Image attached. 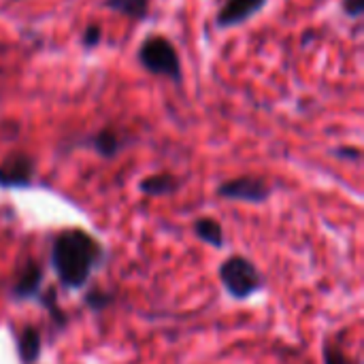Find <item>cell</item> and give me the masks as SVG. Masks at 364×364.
<instances>
[{"mask_svg": "<svg viewBox=\"0 0 364 364\" xmlns=\"http://www.w3.org/2000/svg\"><path fill=\"white\" fill-rule=\"evenodd\" d=\"M107 252L102 243L83 228H64L51 243V267L58 282L66 290H81L87 286L96 269L105 262Z\"/></svg>", "mask_w": 364, "mask_h": 364, "instance_id": "cell-1", "label": "cell"}, {"mask_svg": "<svg viewBox=\"0 0 364 364\" xmlns=\"http://www.w3.org/2000/svg\"><path fill=\"white\" fill-rule=\"evenodd\" d=\"M136 62L139 66L154 75V77H164L179 85L183 81V66L177 47L162 34H151L147 36L139 49H136Z\"/></svg>", "mask_w": 364, "mask_h": 364, "instance_id": "cell-2", "label": "cell"}, {"mask_svg": "<svg viewBox=\"0 0 364 364\" xmlns=\"http://www.w3.org/2000/svg\"><path fill=\"white\" fill-rule=\"evenodd\" d=\"M220 282L226 290V294L232 301H250L252 296H256L258 292L264 290L267 282L264 275L260 273V269L245 256H228L220 269H218Z\"/></svg>", "mask_w": 364, "mask_h": 364, "instance_id": "cell-3", "label": "cell"}, {"mask_svg": "<svg viewBox=\"0 0 364 364\" xmlns=\"http://www.w3.org/2000/svg\"><path fill=\"white\" fill-rule=\"evenodd\" d=\"M215 194L224 200L247 203V205H262L271 198L273 188L260 175H241L235 179H226L218 186Z\"/></svg>", "mask_w": 364, "mask_h": 364, "instance_id": "cell-4", "label": "cell"}, {"mask_svg": "<svg viewBox=\"0 0 364 364\" xmlns=\"http://www.w3.org/2000/svg\"><path fill=\"white\" fill-rule=\"evenodd\" d=\"M36 175V160L26 151H11L0 162V188L23 190L30 188Z\"/></svg>", "mask_w": 364, "mask_h": 364, "instance_id": "cell-5", "label": "cell"}, {"mask_svg": "<svg viewBox=\"0 0 364 364\" xmlns=\"http://www.w3.org/2000/svg\"><path fill=\"white\" fill-rule=\"evenodd\" d=\"M267 2L269 0H226L215 15V26L222 30L243 26L256 17L267 6Z\"/></svg>", "mask_w": 364, "mask_h": 364, "instance_id": "cell-6", "label": "cell"}, {"mask_svg": "<svg viewBox=\"0 0 364 364\" xmlns=\"http://www.w3.org/2000/svg\"><path fill=\"white\" fill-rule=\"evenodd\" d=\"M43 279H45L43 267L36 260H28L19 269V273L11 286V296L15 301H36V296L41 294V288H43Z\"/></svg>", "mask_w": 364, "mask_h": 364, "instance_id": "cell-7", "label": "cell"}, {"mask_svg": "<svg viewBox=\"0 0 364 364\" xmlns=\"http://www.w3.org/2000/svg\"><path fill=\"white\" fill-rule=\"evenodd\" d=\"M83 147L92 149L94 154H98L105 160H113L115 156H119L126 147V139L115 130V128H100L98 132L90 134L83 143Z\"/></svg>", "mask_w": 364, "mask_h": 364, "instance_id": "cell-8", "label": "cell"}, {"mask_svg": "<svg viewBox=\"0 0 364 364\" xmlns=\"http://www.w3.org/2000/svg\"><path fill=\"white\" fill-rule=\"evenodd\" d=\"M43 354V337L41 331L32 324H26L17 335V356L21 364H36Z\"/></svg>", "mask_w": 364, "mask_h": 364, "instance_id": "cell-9", "label": "cell"}, {"mask_svg": "<svg viewBox=\"0 0 364 364\" xmlns=\"http://www.w3.org/2000/svg\"><path fill=\"white\" fill-rule=\"evenodd\" d=\"M179 188H181V179L173 173H156V175L141 179V183H139V192L145 196H151V198L173 196Z\"/></svg>", "mask_w": 364, "mask_h": 364, "instance_id": "cell-10", "label": "cell"}, {"mask_svg": "<svg viewBox=\"0 0 364 364\" xmlns=\"http://www.w3.org/2000/svg\"><path fill=\"white\" fill-rule=\"evenodd\" d=\"M192 232L198 241H203L205 245H211L213 250H222L226 245L224 228L215 218H198L192 224Z\"/></svg>", "mask_w": 364, "mask_h": 364, "instance_id": "cell-11", "label": "cell"}, {"mask_svg": "<svg viewBox=\"0 0 364 364\" xmlns=\"http://www.w3.org/2000/svg\"><path fill=\"white\" fill-rule=\"evenodd\" d=\"M102 6L113 11V13H117V15L134 19V21L147 19L149 11H151V2L149 0H102Z\"/></svg>", "mask_w": 364, "mask_h": 364, "instance_id": "cell-12", "label": "cell"}, {"mask_svg": "<svg viewBox=\"0 0 364 364\" xmlns=\"http://www.w3.org/2000/svg\"><path fill=\"white\" fill-rule=\"evenodd\" d=\"M36 303L49 314V318H51V322H53L55 328H66V326H68V316H66V311L60 307L53 288H47L45 292H41V294L36 296Z\"/></svg>", "mask_w": 364, "mask_h": 364, "instance_id": "cell-13", "label": "cell"}, {"mask_svg": "<svg viewBox=\"0 0 364 364\" xmlns=\"http://www.w3.org/2000/svg\"><path fill=\"white\" fill-rule=\"evenodd\" d=\"M113 301H115V296L109 290H102V288H92L83 296V305L87 309H92L94 314H100V311L109 309V305H113Z\"/></svg>", "mask_w": 364, "mask_h": 364, "instance_id": "cell-14", "label": "cell"}, {"mask_svg": "<svg viewBox=\"0 0 364 364\" xmlns=\"http://www.w3.org/2000/svg\"><path fill=\"white\" fill-rule=\"evenodd\" d=\"M322 363L324 364H360L356 358H352L346 350H341L339 346L324 341L322 346Z\"/></svg>", "mask_w": 364, "mask_h": 364, "instance_id": "cell-15", "label": "cell"}, {"mask_svg": "<svg viewBox=\"0 0 364 364\" xmlns=\"http://www.w3.org/2000/svg\"><path fill=\"white\" fill-rule=\"evenodd\" d=\"M100 41H102V28H100V23H96V21L87 23L83 28V32H81V45L90 51V49H96L100 45Z\"/></svg>", "mask_w": 364, "mask_h": 364, "instance_id": "cell-16", "label": "cell"}, {"mask_svg": "<svg viewBox=\"0 0 364 364\" xmlns=\"http://www.w3.org/2000/svg\"><path fill=\"white\" fill-rule=\"evenodd\" d=\"M337 160H343V162H360L363 160V151L358 147H352V145H341V147H335L331 151Z\"/></svg>", "mask_w": 364, "mask_h": 364, "instance_id": "cell-17", "label": "cell"}, {"mask_svg": "<svg viewBox=\"0 0 364 364\" xmlns=\"http://www.w3.org/2000/svg\"><path fill=\"white\" fill-rule=\"evenodd\" d=\"M341 13L350 19H360L364 15V0H341Z\"/></svg>", "mask_w": 364, "mask_h": 364, "instance_id": "cell-18", "label": "cell"}]
</instances>
